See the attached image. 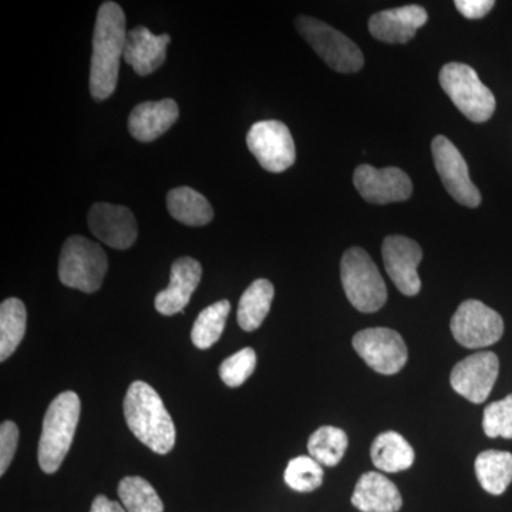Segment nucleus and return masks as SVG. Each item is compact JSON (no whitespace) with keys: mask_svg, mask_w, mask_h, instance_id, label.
Returning <instances> with one entry per match:
<instances>
[{"mask_svg":"<svg viewBox=\"0 0 512 512\" xmlns=\"http://www.w3.org/2000/svg\"><path fill=\"white\" fill-rule=\"evenodd\" d=\"M353 184L367 202L377 205L409 200L413 192L409 175L397 167L377 170L372 165H359L353 174Z\"/></svg>","mask_w":512,"mask_h":512,"instance_id":"nucleus-12","label":"nucleus"},{"mask_svg":"<svg viewBox=\"0 0 512 512\" xmlns=\"http://www.w3.org/2000/svg\"><path fill=\"white\" fill-rule=\"evenodd\" d=\"M202 266L190 256L177 259L171 266L170 285L156 296V309L164 316L183 312L190 303L192 293L200 285Z\"/></svg>","mask_w":512,"mask_h":512,"instance_id":"nucleus-17","label":"nucleus"},{"mask_svg":"<svg viewBox=\"0 0 512 512\" xmlns=\"http://www.w3.org/2000/svg\"><path fill=\"white\" fill-rule=\"evenodd\" d=\"M19 443V429L13 421H3L0 426V476L6 473Z\"/></svg>","mask_w":512,"mask_h":512,"instance_id":"nucleus-32","label":"nucleus"},{"mask_svg":"<svg viewBox=\"0 0 512 512\" xmlns=\"http://www.w3.org/2000/svg\"><path fill=\"white\" fill-rule=\"evenodd\" d=\"M352 504L362 512H397L403 505L399 488L383 474H363L357 481Z\"/></svg>","mask_w":512,"mask_h":512,"instance_id":"nucleus-20","label":"nucleus"},{"mask_svg":"<svg viewBox=\"0 0 512 512\" xmlns=\"http://www.w3.org/2000/svg\"><path fill=\"white\" fill-rule=\"evenodd\" d=\"M26 313L25 303L18 298L6 299L0 305V362H5L18 349L25 338Z\"/></svg>","mask_w":512,"mask_h":512,"instance_id":"nucleus-25","label":"nucleus"},{"mask_svg":"<svg viewBox=\"0 0 512 512\" xmlns=\"http://www.w3.org/2000/svg\"><path fill=\"white\" fill-rule=\"evenodd\" d=\"M128 429L144 446L157 454H168L175 446L174 421L160 394L146 382L131 383L123 403Z\"/></svg>","mask_w":512,"mask_h":512,"instance_id":"nucleus-2","label":"nucleus"},{"mask_svg":"<svg viewBox=\"0 0 512 512\" xmlns=\"http://www.w3.org/2000/svg\"><path fill=\"white\" fill-rule=\"evenodd\" d=\"M429 20L426 9L417 5L383 10L369 20L373 37L389 45H404L410 42L421 26Z\"/></svg>","mask_w":512,"mask_h":512,"instance_id":"nucleus-16","label":"nucleus"},{"mask_svg":"<svg viewBox=\"0 0 512 512\" xmlns=\"http://www.w3.org/2000/svg\"><path fill=\"white\" fill-rule=\"evenodd\" d=\"M476 474L478 483L488 494H503L512 481V454L508 451H483L476 460Z\"/></svg>","mask_w":512,"mask_h":512,"instance_id":"nucleus-24","label":"nucleus"},{"mask_svg":"<svg viewBox=\"0 0 512 512\" xmlns=\"http://www.w3.org/2000/svg\"><path fill=\"white\" fill-rule=\"evenodd\" d=\"M80 410L82 404L74 392L60 393L50 403L43 419L37 454L39 466L46 474L56 473L69 453L79 424Z\"/></svg>","mask_w":512,"mask_h":512,"instance_id":"nucleus-3","label":"nucleus"},{"mask_svg":"<svg viewBox=\"0 0 512 512\" xmlns=\"http://www.w3.org/2000/svg\"><path fill=\"white\" fill-rule=\"evenodd\" d=\"M483 429L490 439H512V394L485 407Z\"/></svg>","mask_w":512,"mask_h":512,"instance_id":"nucleus-30","label":"nucleus"},{"mask_svg":"<svg viewBox=\"0 0 512 512\" xmlns=\"http://www.w3.org/2000/svg\"><path fill=\"white\" fill-rule=\"evenodd\" d=\"M167 207L174 220L188 227H204L214 218L207 198L190 187H178L168 192Z\"/></svg>","mask_w":512,"mask_h":512,"instance_id":"nucleus-22","label":"nucleus"},{"mask_svg":"<svg viewBox=\"0 0 512 512\" xmlns=\"http://www.w3.org/2000/svg\"><path fill=\"white\" fill-rule=\"evenodd\" d=\"M458 12L467 19H481L494 8L493 0H456Z\"/></svg>","mask_w":512,"mask_h":512,"instance_id":"nucleus-33","label":"nucleus"},{"mask_svg":"<svg viewBox=\"0 0 512 512\" xmlns=\"http://www.w3.org/2000/svg\"><path fill=\"white\" fill-rule=\"evenodd\" d=\"M178 116L180 110L173 99L146 101L131 111L128 117V130L137 141L151 143L170 130Z\"/></svg>","mask_w":512,"mask_h":512,"instance_id":"nucleus-18","label":"nucleus"},{"mask_svg":"<svg viewBox=\"0 0 512 512\" xmlns=\"http://www.w3.org/2000/svg\"><path fill=\"white\" fill-rule=\"evenodd\" d=\"M170 42V35L157 36L146 26H137L128 32L124 60L138 76H148L156 72L167 59V46Z\"/></svg>","mask_w":512,"mask_h":512,"instance_id":"nucleus-19","label":"nucleus"},{"mask_svg":"<svg viewBox=\"0 0 512 512\" xmlns=\"http://www.w3.org/2000/svg\"><path fill=\"white\" fill-rule=\"evenodd\" d=\"M434 165L448 194L468 208H477L481 204V194L471 181L468 165L463 154L447 137H434L431 143Z\"/></svg>","mask_w":512,"mask_h":512,"instance_id":"nucleus-11","label":"nucleus"},{"mask_svg":"<svg viewBox=\"0 0 512 512\" xmlns=\"http://www.w3.org/2000/svg\"><path fill=\"white\" fill-rule=\"evenodd\" d=\"M87 221L94 237L111 248L128 249L136 242L137 221L127 207L99 202L90 208Z\"/></svg>","mask_w":512,"mask_h":512,"instance_id":"nucleus-15","label":"nucleus"},{"mask_svg":"<svg viewBox=\"0 0 512 512\" xmlns=\"http://www.w3.org/2000/svg\"><path fill=\"white\" fill-rule=\"evenodd\" d=\"M247 146L269 173H282L295 164V143L291 131L281 121L255 123L248 131Z\"/></svg>","mask_w":512,"mask_h":512,"instance_id":"nucleus-9","label":"nucleus"},{"mask_svg":"<svg viewBox=\"0 0 512 512\" xmlns=\"http://www.w3.org/2000/svg\"><path fill=\"white\" fill-rule=\"evenodd\" d=\"M119 497L127 512H164V504L153 485L143 477H124Z\"/></svg>","mask_w":512,"mask_h":512,"instance_id":"nucleus-28","label":"nucleus"},{"mask_svg":"<svg viewBox=\"0 0 512 512\" xmlns=\"http://www.w3.org/2000/svg\"><path fill=\"white\" fill-rule=\"evenodd\" d=\"M348 446V434L332 426L320 427L308 441V451L313 460L326 467L338 466Z\"/></svg>","mask_w":512,"mask_h":512,"instance_id":"nucleus-26","label":"nucleus"},{"mask_svg":"<svg viewBox=\"0 0 512 512\" xmlns=\"http://www.w3.org/2000/svg\"><path fill=\"white\" fill-rule=\"evenodd\" d=\"M346 298L359 312L375 313L387 301V289L375 262L365 249L350 248L340 262Z\"/></svg>","mask_w":512,"mask_h":512,"instance_id":"nucleus-4","label":"nucleus"},{"mask_svg":"<svg viewBox=\"0 0 512 512\" xmlns=\"http://www.w3.org/2000/svg\"><path fill=\"white\" fill-rule=\"evenodd\" d=\"M382 255L387 275L397 289L406 296L417 295L421 289L417 268L423 259L420 245L402 235H390L384 239Z\"/></svg>","mask_w":512,"mask_h":512,"instance_id":"nucleus-14","label":"nucleus"},{"mask_svg":"<svg viewBox=\"0 0 512 512\" xmlns=\"http://www.w3.org/2000/svg\"><path fill=\"white\" fill-rule=\"evenodd\" d=\"M285 483L298 493H312L323 483V468L312 457H296L285 470Z\"/></svg>","mask_w":512,"mask_h":512,"instance_id":"nucleus-29","label":"nucleus"},{"mask_svg":"<svg viewBox=\"0 0 512 512\" xmlns=\"http://www.w3.org/2000/svg\"><path fill=\"white\" fill-rule=\"evenodd\" d=\"M90 512H127L126 508L121 507L116 501H111L104 495H97L94 498L92 510Z\"/></svg>","mask_w":512,"mask_h":512,"instance_id":"nucleus-34","label":"nucleus"},{"mask_svg":"<svg viewBox=\"0 0 512 512\" xmlns=\"http://www.w3.org/2000/svg\"><path fill=\"white\" fill-rule=\"evenodd\" d=\"M295 25L299 35L330 69L339 73H356L365 66V57L356 43L328 23L311 16H298Z\"/></svg>","mask_w":512,"mask_h":512,"instance_id":"nucleus-7","label":"nucleus"},{"mask_svg":"<svg viewBox=\"0 0 512 512\" xmlns=\"http://www.w3.org/2000/svg\"><path fill=\"white\" fill-rule=\"evenodd\" d=\"M256 367V353L252 348H244L227 357L220 366V377L228 387L242 386Z\"/></svg>","mask_w":512,"mask_h":512,"instance_id":"nucleus-31","label":"nucleus"},{"mask_svg":"<svg viewBox=\"0 0 512 512\" xmlns=\"http://www.w3.org/2000/svg\"><path fill=\"white\" fill-rule=\"evenodd\" d=\"M352 343L357 355L380 375H396L406 366V343L396 330L387 328L360 330Z\"/></svg>","mask_w":512,"mask_h":512,"instance_id":"nucleus-10","label":"nucleus"},{"mask_svg":"<svg viewBox=\"0 0 512 512\" xmlns=\"http://www.w3.org/2000/svg\"><path fill=\"white\" fill-rule=\"evenodd\" d=\"M109 269L106 252L96 242L74 235L63 244L59 261L60 282L86 293L99 291Z\"/></svg>","mask_w":512,"mask_h":512,"instance_id":"nucleus-5","label":"nucleus"},{"mask_svg":"<svg viewBox=\"0 0 512 512\" xmlns=\"http://www.w3.org/2000/svg\"><path fill=\"white\" fill-rule=\"evenodd\" d=\"M450 329L454 339L464 348H488L503 336L504 320L485 303L468 299L458 306L451 318Z\"/></svg>","mask_w":512,"mask_h":512,"instance_id":"nucleus-8","label":"nucleus"},{"mask_svg":"<svg viewBox=\"0 0 512 512\" xmlns=\"http://www.w3.org/2000/svg\"><path fill=\"white\" fill-rule=\"evenodd\" d=\"M229 312L231 303L224 299L208 306L198 315L191 330V340L195 348L210 349L220 340Z\"/></svg>","mask_w":512,"mask_h":512,"instance_id":"nucleus-27","label":"nucleus"},{"mask_svg":"<svg viewBox=\"0 0 512 512\" xmlns=\"http://www.w3.org/2000/svg\"><path fill=\"white\" fill-rule=\"evenodd\" d=\"M274 285L268 279H256L242 293L238 305L237 319L239 326L247 332H252L262 325L274 301Z\"/></svg>","mask_w":512,"mask_h":512,"instance_id":"nucleus-23","label":"nucleus"},{"mask_svg":"<svg viewBox=\"0 0 512 512\" xmlns=\"http://www.w3.org/2000/svg\"><path fill=\"white\" fill-rule=\"evenodd\" d=\"M127 35L126 15L121 6L104 2L97 12L90 64V93L96 101L109 99L116 90Z\"/></svg>","mask_w":512,"mask_h":512,"instance_id":"nucleus-1","label":"nucleus"},{"mask_svg":"<svg viewBox=\"0 0 512 512\" xmlns=\"http://www.w3.org/2000/svg\"><path fill=\"white\" fill-rule=\"evenodd\" d=\"M440 86L458 110L474 123H485L493 117L495 97L473 67L464 63L444 64L439 74Z\"/></svg>","mask_w":512,"mask_h":512,"instance_id":"nucleus-6","label":"nucleus"},{"mask_svg":"<svg viewBox=\"0 0 512 512\" xmlns=\"http://www.w3.org/2000/svg\"><path fill=\"white\" fill-rule=\"evenodd\" d=\"M370 457L383 473H400L413 466L414 450L402 434L386 431L373 441Z\"/></svg>","mask_w":512,"mask_h":512,"instance_id":"nucleus-21","label":"nucleus"},{"mask_svg":"<svg viewBox=\"0 0 512 512\" xmlns=\"http://www.w3.org/2000/svg\"><path fill=\"white\" fill-rule=\"evenodd\" d=\"M500 360L493 352H478L454 366L451 387L468 402L481 404L490 396L497 382Z\"/></svg>","mask_w":512,"mask_h":512,"instance_id":"nucleus-13","label":"nucleus"}]
</instances>
